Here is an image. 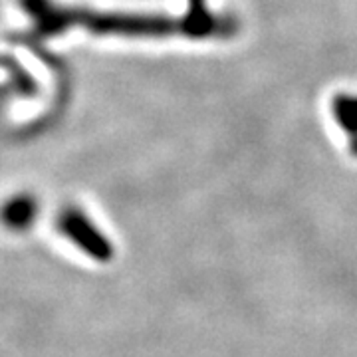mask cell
<instances>
[{"label":"cell","instance_id":"obj_3","mask_svg":"<svg viewBox=\"0 0 357 357\" xmlns=\"http://www.w3.org/2000/svg\"><path fill=\"white\" fill-rule=\"evenodd\" d=\"M335 115L347 131L357 133V98H340L335 103Z\"/></svg>","mask_w":357,"mask_h":357},{"label":"cell","instance_id":"obj_1","mask_svg":"<svg viewBox=\"0 0 357 357\" xmlns=\"http://www.w3.org/2000/svg\"><path fill=\"white\" fill-rule=\"evenodd\" d=\"M58 230L68 243L74 244L82 255L98 264H107L115 258V246L109 236L77 206H68L60 213Z\"/></svg>","mask_w":357,"mask_h":357},{"label":"cell","instance_id":"obj_2","mask_svg":"<svg viewBox=\"0 0 357 357\" xmlns=\"http://www.w3.org/2000/svg\"><path fill=\"white\" fill-rule=\"evenodd\" d=\"M38 201L32 195H14L0 206V222L13 232H24L38 217Z\"/></svg>","mask_w":357,"mask_h":357}]
</instances>
